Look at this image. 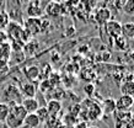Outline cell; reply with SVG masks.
Wrapping results in <instances>:
<instances>
[{"mask_svg": "<svg viewBox=\"0 0 134 128\" xmlns=\"http://www.w3.org/2000/svg\"><path fill=\"white\" fill-rule=\"evenodd\" d=\"M74 32H75V29H74V27H69L68 31L65 32V35H66V36H70V35H74Z\"/></svg>", "mask_w": 134, "mask_h": 128, "instance_id": "836d02e7", "label": "cell"}, {"mask_svg": "<svg viewBox=\"0 0 134 128\" xmlns=\"http://www.w3.org/2000/svg\"><path fill=\"white\" fill-rule=\"evenodd\" d=\"M41 26H42V19H35V17H29L24 21V27L31 36H37L41 33Z\"/></svg>", "mask_w": 134, "mask_h": 128, "instance_id": "7a4b0ae2", "label": "cell"}, {"mask_svg": "<svg viewBox=\"0 0 134 128\" xmlns=\"http://www.w3.org/2000/svg\"><path fill=\"white\" fill-rule=\"evenodd\" d=\"M10 19H9L6 11H0V31H4L6 26L9 25Z\"/></svg>", "mask_w": 134, "mask_h": 128, "instance_id": "d4e9b609", "label": "cell"}, {"mask_svg": "<svg viewBox=\"0 0 134 128\" xmlns=\"http://www.w3.org/2000/svg\"><path fill=\"white\" fill-rule=\"evenodd\" d=\"M47 111H48L49 116H58L59 115V112L62 111V102L60 101H58V100H49L48 102H47Z\"/></svg>", "mask_w": 134, "mask_h": 128, "instance_id": "7c38bea8", "label": "cell"}, {"mask_svg": "<svg viewBox=\"0 0 134 128\" xmlns=\"http://www.w3.org/2000/svg\"><path fill=\"white\" fill-rule=\"evenodd\" d=\"M54 90V94H53V100H58V101H60V99H63L65 95V92L63 89L60 87H57V89H53Z\"/></svg>", "mask_w": 134, "mask_h": 128, "instance_id": "f1b7e54d", "label": "cell"}, {"mask_svg": "<svg viewBox=\"0 0 134 128\" xmlns=\"http://www.w3.org/2000/svg\"><path fill=\"white\" fill-rule=\"evenodd\" d=\"M84 92L87 96H91L95 92V86H93L92 84H86L85 86H84Z\"/></svg>", "mask_w": 134, "mask_h": 128, "instance_id": "f546056e", "label": "cell"}, {"mask_svg": "<svg viewBox=\"0 0 134 128\" xmlns=\"http://www.w3.org/2000/svg\"><path fill=\"white\" fill-rule=\"evenodd\" d=\"M122 36L126 40L134 38V22H126L122 25Z\"/></svg>", "mask_w": 134, "mask_h": 128, "instance_id": "e0dca14e", "label": "cell"}, {"mask_svg": "<svg viewBox=\"0 0 134 128\" xmlns=\"http://www.w3.org/2000/svg\"><path fill=\"white\" fill-rule=\"evenodd\" d=\"M87 128H98V127H95V126H92V127H87Z\"/></svg>", "mask_w": 134, "mask_h": 128, "instance_id": "8d00e7d4", "label": "cell"}, {"mask_svg": "<svg viewBox=\"0 0 134 128\" xmlns=\"http://www.w3.org/2000/svg\"><path fill=\"white\" fill-rule=\"evenodd\" d=\"M20 92L22 99H32L37 94V86L35 83H24L20 86Z\"/></svg>", "mask_w": 134, "mask_h": 128, "instance_id": "ba28073f", "label": "cell"}, {"mask_svg": "<svg viewBox=\"0 0 134 128\" xmlns=\"http://www.w3.org/2000/svg\"><path fill=\"white\" fill-rule=\"evenodd\" d=\"M20 128H31V127H29V126H26V124H22Z\"/></svg>", "mask_w": 134, "mask_h": 128, "instance_id": "e575fe53", "label": "cell"}, {"mask_svg": "<svg viewBox=\"0 0 134 128\" xmlns=\"http://www.w3.org/2000/svg\"><path fill=\"white\" fill-rule=\"evenodd\" d=\"M5 123H6V126H8L9 128H20L21 126L24 124V121L19 120L17 117H15L12 113L9 112L8 117H6V120H5Z\"/></svg>", "mask_w": 134, "mask_h": 128, "instance_id": "d6986e66", "label": "cell"}, {"mask_svg": "<svg viewBox=\"0 0 134 128\" xmlns=\"http://www.w3.org/2000/svg\"><path fill=\"white\" fill-rule=\"evenodd\" d=\"M46 122L48 128H63V122L57 116H49V118Z\"/></svg>", "mask_w": 134, "mask_h": 128, "instance_id": "44dd1931", "label": "cell"}, {"mask_svg": "<svg viewBox=\"0 0 134 128\" xmlns=\"http://www.w3.org/2000/svg\"><path fill=\"white\" fill-rule=\"evenodd\" d=\"M44 13L51 17H58L59 15H62V5L58 1H52L48 3L47 6L44 8Z\"/></svg>", "mask_w": 134, "mask_h": 128, "instance_id": "8fae6325", "label": "cell"}, {"mask_svg": "<svg viewBox=\"0 0 134 128\" xmlns=\"http://www.w3.org/2000/svg\"><path fill=\"white\" fill-rule=\"evenodd\" d=\"M134 105V97L133 96H126L122 95L116 100V110L119 112H129V110Z\"/></svg>", "mask_w": 134, "mask_h": 128, "instance_id": "5b68a950", "label": "cell"}, {"mask_svg": "<svg viewBox=\"0 0 134 128\" xmlns=\"http://www.w3.org/2000/svg\"><path fill=\"white\" fill-rule=\"evenodd\" d=\"M37 49H38V42H37L36 40H31V41H29L27 43H25V47H24L25 53L33 54Z\"/></svg>", "mask_w": 134, "mask_h": 128, "instance_id": "7402d4cb", "label": "cell"}, {"mask_svg": "<svg viewBox=\"0 0 134 128\" xmlns=\"http://www.w3.org/2000/svg\"><path fill=\"white\" fill-rule=\"evenodd\" d=\"M22 25L20 22H15V21H10L9 25L6 26V35H8V38L10 40H20L21 32H22Z\"/></svg>", "mask_w": 134, "mask_h": 128, "instance_id": "8992f818", "label": "cell"}, {"mask_svg": "<svg viewBox=\"0 0 134 128\" xmlns=\"http://www.w3.org/2000/svg\"><path fill=\"white\" fill-rule=\"evenodd\" d=\"M124 4H126V0H123V1H119V0H117V1H114V3H113V5L118 9V10H119V9L122 10L123 6H124Z\"/></svg>", "mask_w": 134, "mask_h": 128, "instance_id": "d6a6232c", "label": "cell"}, {"mask_svg": "<svg viewBox=\"0 0 134 128\" xmlns=\"http://www.w3.org/2000/svg\"><path fill=\"white\" fill-rule=\"evenodd\" d=\"M21 105L22 107L25 108V111L27 113H36V111L40 108V102L36 97H32V99H22L21 101Z\"/></svg>", "mask_w": 134, "mask_h": 128, "instance_id": "9c48e42d", "label": "cell"}, {"mask_svg": "<svg viewBox=\"0 0 134 128\" xmlns=\"http://www.w3.org/2000/svg\"><path fill=\"white\" fill-rule=\"evenodd\" d=\"M4 97H5V100L8 101V102H5V103H8L9 107L12 106V105L21 103L22 96H21V92H20V87H17L16 85H14V84L8 85L4 90Z\"/></svg>", "mask_w": 134, "mask_h": 128, "instance_id": "6da1fadb", "label": "cell"}, {"mask_svg": "<svg viewBox=\"0 0 134 128\" xmlns=\"http://www.w3.org/2000/svg\"><path fill=\"white\" fill-rule=\"evenodd\" d=\"M106 33L110 36V38H117L122 36V24L117 20H110L105 26Z\"/></svg>", "mask_w": 134, "mask_h": 128, "instance_id": "3957f363", "label": "cell"}, {"mask_svg": "<svg viewBox=\"0 0 134 128\" xmlns=\"http://www.w3.org/2000/svg\"><path fill=\"white\" fill-rule=\"evenodd\" d=\"M111 17H112V13L107 8H98L93 14V19L96 21V24L100 26H105L108 21L112 20Z\"/></svg>", "mask_w": 134, "mask_h": 128, "instance_id": "277c9868", "label": "cell"}, {"mask_svg": "<svg viewBox=\"0 0 134 128\" xmlns=\"http://www.w3.org/2000/svg\"><path fill=\"white\" fill-rule=\"evenodd\" d=\"M36 115L37 117H38V120H40V122H46V121L49 118V113L48 111H47V108L46 107H42V106H40V108L36 111Z\"/></svg>", "mask_w": 134, "mask_h": 128, "instance_id": "603a6c76", "label": "cell"}, {"mask_svg": "<svg viewBox=\"0 0 134 128\" xmlns=\"http://www.w3.org/2000/svg\"><path fill=\"white\" fill-rule=\"evenodd\" d=\"M11 51H16V52H21V51H24V47H25V43L21 40H12L11 43Z\"/></svg>", "mask_w": 134, "mask_h": 128, "instance_id": "484cf974", "label": "cell"}, {"mask_svg": "<svg viewBox=\"0 0 134 128\" xmlns=\"http://www.w3.org/2000/svg\"><path fill=\"white\" fill-rule=\"evenodd\" d=\"M102 112L105 113H112V112L116 111V100L112 99V97H107V99L103 100L102 102Z\"/></svg>", "mask_w": 134, "mask_h": 128, "instance_id": "2e32d148", "label": "cell"}, {"mask_svg": "<svg viewBox=\"0 0 134 128\" xmlns=\"http://www.w3.org/2000/svg\"><path fill=\"white\" fill-rule=\"evenodd\" d=\"M26 13L29 17H35V19H41V16L44 14V9L41 6L40 1H31L26 9Z\"/></svg>", "mask_w": 134, "mask_h": 128, "instance_id": "52a82bcc", "label": "cell"}, {"mask_svg": "<svg viewBox=\"0 0 134 128\" xmlns=\"http://www.w3.org/2000/svg\"><path fill=\"white\" fill-rule=\"evenodd\" d=\"M4 5H5L4 1H0V8H1V6H4Z\"/></svg>", "mask_w": 134, "mask_h": 128, "instance_id": "d590c367", "label": "cell"}, {"mask_svg": "<svg viewBox=\"0 0 134 128\" xmlns=\"http://www.w3.org/2000/svg\"><path fill=\"white\" fill-rule=\"evenodd\" d=\"M40 73H41V68L38 65H30L24 69V74L27 78L29 83H32L37 79H40Z\"/></svg>", "mask_w": 134, "mask_h": 128, "instance_id": "30bf717a", "label": "cell"}, {"mask_svg": "<svg viewBox=\"0 0 134 128\" xmlns=\"http://www.w3.org/2000/svg\"><path fill=\"white\" fill-rule=\"evenodd\" d=\"M10 113H12L15 117H17V118L21 120V121H24L25 117L27 116V112L25 111V108L22 107V105H21V103H17V105H12V106H10Z\"/></svg>", "mask_w": 134, "mask_h": 128, "instance_id": "9a60e30c", "label": "cell"}, {"mask_svg": "<svg viewBox=\"0 0 134 128\" xmlns=\"http://www.w3.org/2000/svg\"><path fill=\"white\" fill-rule=\"evenodd\" d=\"M9 112H10V107L8 103L0 102V122H5Z\"/></svg>", "mask_w": 134, "mask_h": 128, "instance_id": "cb8c5ba5", "label": "cell"}, {"mask_svg": "<svg viewBox=\"0 0 134 128\" xmlns=\"http://www.w3.org/2000/svg\"><path fill=\"white\" fill-rule=\"evenodd\" d=\"M113 44L118 51H126L128 48V40H126L123 36H119L113 40Z\"/></svg>", "mask_w": 134, "mask_h": 128, "instance_id": "ffe728a7", "label": "cell"}, {"mask_svg": "<svg viewBox=\"0 0 134 128\" xmlns=\"http://www.w3.org/2000/svg\"><path fill=\"white\" fill-rule=\"evenodd\" d=\"M119 90L122 92V95L133 96L134 97V81L133 80H126L124 83L121 84Z\"/></svg>", "mask_w": 134, "mask_h": 128, "instance_id": "5bb4252c", "label": "cell"}, {"mask_svg": "<svg viewBox=\"0 0 134 128\" xmlns=\"http://www.w3.org/2000/svg\"><path fill=\"white\" fill-rule=\"evenodd\" d=\"M9 69L8 62H4V60H0V73H4Z\"/></svg>", "mask_w": 134, "mask_h": 128, "instance_id": "4dcf8cb0", "label": "cell"}, {"mask_svg": "<svg viewBox=\"0 0 134 128\" xmlns=\"http://www.w3.org/2000/svg\"><path fill=\"white\" fill-rule=\"evenodd\" d=\"M24 124H26V126H29L31 128H37L40 127L41 122H40L36 113H27V116L25 117L24 120Z\"/></svg>", "mask_w": 134, "mask_h": 128, "instance_id": "ac0fdd59", "label": "cell"}, {"mask_svg": "<svg viewBox=\"0 0 134 128\" xmlns=\"http://www.w3.org/2000/svg\"><path fill=\"white\" fill-rule=\"evenodd\" d=\"M81 112V108H80V103H75V105H71L69 106V113L68 115H71L74 117H77Z\"/></svg>", "mask_w": 134, "mask_h": 128, "instance_id": "83f0119b", "label": "cell"}, {"mask_svg": "<svg viewBox=\"0 0 134 128\" xmlns=\"http://www.w3.org/2000/svg\"><path fill=\"white\" fill-rule=\"evenodd\" d=\"M89 127V124H87V122H85V121H77V123L74 126V128H87Z\"/></svg>", "mask_w": 134, "mask_h": 128, "instance_id": "1f68e13d", "label": "cell"}, {"mask_svg": "<svg viewBox=\"0 0 134 128\" xmlns=\"http://www.w3.org/2000/svg\"><path fill=\"white\" fill-rule=\"evenodd\" d=\"M123 11L128 15H133L134 14V0H126V4L122 9Z\"/></svg>", "mask_w": 134, "mask_h": 128, "instance_id": "4316f807", "label": "cell"}, {"mask_svg": "<svg viewBox=\"0 0 134 128\" xmlns=\"http://www.w3.org/2000/svg\"><path fill=\"white\" fill-rule=\"evenodd\" d=\"M11 46L9 42L5 43H0V60L8 62L10 57H11Z\"/></svg>", "mask_w": 134, "mask_h": 128, "instance_id": "4fadbf2b", "label": "cell"}]
</instances>
